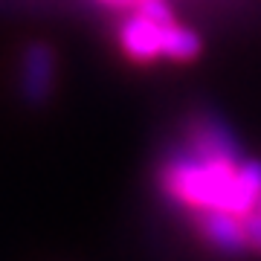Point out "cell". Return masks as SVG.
I'll return each instance as SVG.
<instances>
[{
  "label": "cell",
  "instance_id": "obj_1",
  "mask_svg": "<svg viewBox=\"0 0 261 261\" xmlns=\"http://www.w3.org/2000/svg\"><path fill=\"white\" fill-rule=\"evenodd\" d=\"M157 180L163 195L186 206L189 212L221 209L247 218L261 197V160L250 157L229 163L183 148L163 160Z\"/></svg>",
  "mask_w": 261,
  "mask_h": 261
},
{
  "label": "cell",
  "instance_id": "obj_2",
  "mask_svg": "<svg viewBox=\"0 0 261 261\" xmlns=\"http://www.w3.org/2000/svg\"><path fill=\"white\" fill-rule=\"evenodd\" d=\"M186 148L200 154V157H218L229 163H241V145L235 140L224 119H218L212 113H195L186 122Z\"/></svg>",
  "mask_w": 261,
  "mask_h": 261
},
{
  "label": "cell",
  "instance_id": "obj_3",
  "mask_svg": "<svg viewBox=\"0 0 261 261\" xmlns=\"http://www.w3.org/2000/svg\"><path fill=\"white\" fill-rule=\"evenodd\" d=\"M163 29L166 23L151 20L140 9L128 15L116 29V41H119L122 56L130 58L134 64H154L163 58Z\"/></svg>",
  "mask_w": 261,
  "mask_h": 261
},
{
  "label": "cell",
  "instance_id": "obj_4",
  "mask_svg": "<svg viewBox=\"0 0 261 261\" xmlns=\"http://www.w3.org/2000/svg\"><path fill=\"white\" fill-rule=\"evenodd\" d=\"M20 96L29 105H44L56 87V53L44 41H32L20 56Z\"/></svg>",
  "mask_w": 261,
  "mask_h": 261
},
{
  "label": "cell",
  "instance_id": "obj_5",
  "mask_svg": "<svg viewBox=\"0 0 261 261\" xmlns=\"http://www.w3.org/2000/svg\"><path fill=\"white\" fill-rule=\"evenodd\" d=\"M195 232L203 238L212 250L221 255H244L250 252V241L244 232V218L221 209H206V212H192Z\"/></svg>",
  "mask_w": 261,
  "mask_h": 261
},
{
  "label": "cell",
  "instance_id": "obj_6",
  "mask_svg": "<svg viewBox=\"0 0 261 261\" xmlns=\"http://www.w3.org/2000/svg\"><path fill=\"white\" fill-rule=\"evenodd\" d=\"M200 53H203V41L195 29L180 27L177 20L166 23V29H163V58L177 61V64H189Z\"/></svg>",
  "mask_w": 261,
  "mask_h": 261
},
{
  "label": "cell",
  "instance_id": "obj_7",
  "mask_svg": "<svg viewBox=\"0 0 261 261\" xmlns=\"http://www.w3.org/2000/svg\"><path fill=\"white\" fill-rule=\"evenodd\" d=\"M244 232H247V241H250V252L261 255V215L255 209L244 218Z\"/></svg>",
  "mask_w": 261,
  "mask_h": 261
},
{
  "label": "cell",
  "instance_id": "obj_8",
  "mask_svg": "<svg viewBox=\"0 0 261 261\" xmlns=\"http://www.w3.org/2000/svg\"><path fill=\"white\" fill-rule=\"evenodd\" d=\"M96 3L111 6V9H122V6H137V3H142V0H96Z\"/></svg>",
  "mask_w": 261,
  "mask_h": 261
},
{
  "label": "cell",
  "instance_id": "obj_9",
  "mask_svg": "<svg viewBox=\"0 0 261 261\" xmlns=\"http://www.w3.org/2000/svg\"><path fill=\"white\" fill-rule=\"evenodd\" d=\"M255 212L261 215V197H258V200H255Z\"/></svg>",
  "mask_w": 261,
  "mask_h": 261
}]
</instances>
